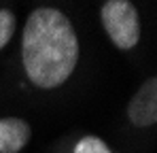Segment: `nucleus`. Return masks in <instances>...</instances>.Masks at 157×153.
I'll return each instance as SVG.
<instances>
[{"mask_svg": "<svg viewBox=\"0 0 157 153\" xmlns=\"http://www.w3.org/2000/svg\"><path fill=\"white\" fill-rule=\"evenodd\" d=\"M78 62V38L70 19L51 6L30 13L21 36V64L26 76L40 89L66 83Z\"/></svg>", "mask_w": 157, "mask_h": 153, "instance_id": "nucleus-1", "label": "nucleus"}, {"mask_svg": "<svg viewBox=\"0 0 157 153\" xmlns=\"http://www.w3.org/2000/svg\"><path fill=\"white\" fill-rule=\"evenodd\" d=\"M100 19L104 32L113 45L121 51H130L140 41V19L138 11L130 0H108L100 9Z\"/></svg>", "mask_w": 157, "mask_h": 153, "instance_id": "nucleus-2", "label": "nucleus"}, {"mask_svg": "<svg viewBox=\"0 0 157 153\" xmlns=\"http://www.w3.org/2000/svg\"><path fill=\"white\" fill-rule=\"evenodd\" d=\"M128 117L134 126L149 128L157 121V79H147L128 104Z\"/></svg>", "mask_w": 157, "mask_h": 153, "instance_id": "nucleus-3", "label": "nucleus"}, {"mask_svg": "<svg viewBox=\"0 0 157 153\" xmlns=\"http://www.w3.org/2000/svg\"><path fill=\"white\" fill-rule=\"evenodd\" d=\"M32 138L30 124L19 117L0 119V153H19Z\"/></svg>", "mask_w": 157, "mask_h": 153, "instance_id": "nucleus-4", "label": "nucleus"}, {"mask_svg": "<svg viewBox=\"0 0 157 153\" xmlns=\"http://www.w3.org/2000/svg\"><path fill=\"white\" fill-rule=\"evenodd\" d=\"M15 28H17V19H15V13L9 11V9H0V49H4L13 34H15Z\"/></svg>", "mask_w": 157, "mask_h": 153, "instance_id": "nucleus-5", "label": "nucleus"}, {"mask_svg": "<svg viewBox=\"0 0 157 153\" xmlns=\"http://www.w3.org/2000/svg\"><path fill=\"white\" fill-rule=\"evenodd\" d=\"M72 153H110V149L98 136H83L75 145V151Z\"/></svg>", "mask_w": 157, "mask_h": 153, "instance_id": "nucleus-6", "label": "nucleus"}]
</instances>
